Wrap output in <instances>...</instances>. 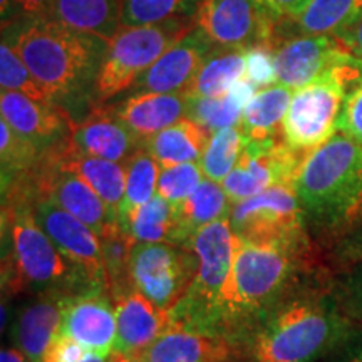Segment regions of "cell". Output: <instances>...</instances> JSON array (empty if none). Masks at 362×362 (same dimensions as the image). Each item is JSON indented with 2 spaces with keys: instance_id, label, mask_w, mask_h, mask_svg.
<instances>
[{
  "instance_id": "34",
  "label": "cell",
  "mask_w": 362,
  "mask_h": 362,
  "mask_svg": "<svg viewBox=\"0 0 362 362\" xmlns=\"http://www.w3.org/2000/svg\"><path fill=\"white\" fill-rule=\"evenodd\" d=\"M126 168V189L123 203L117 214V223L121 228L128 223L131 215L148 203L158 192V180L161 168L158 161L146 149L141 148L124 163Z\"/></svg>"
},
{
  "instance_id": "35",
  "label": "cell",
  "mask_w": 362,
  "mask_h": 362,
  "mask_svg": "<svg viewBox=\"0 0 362 362\" xmlns=\"http://www.w3.org/2000/svg\"><path fill=\"white\" fill-rule=\"evenodd\" d=\"M44 153L30 139L13 131L7 121L0 123V165H2V189L34 175L44 160Z\"/></svg>"
},
{
  "instance_id": "26",
  "label": "cell",
  "mask_w": 362,
  "mask_h": 362,
  "mask_svg": "<svg viewBox=\"0 0 362 362\" xmlns=\"http://www.w3.org/2000/svg\"><path fill=\"white\" fill-rule=\"evenodd\" d=\"M56 158L64 168L78 173L103 198V202L110 208L111 216L117 221L126 189L124 163L78 155L69 151L67 144L56 153Z\"/></svg>"
},
{
  "instance_id": "50",
  "label": "cell",
  "mask_w": 362,
  "mask_h": 362,
  "mask_svg": "<svg viewBox=\"0 0 362 362\" xmlns=\"http://www.w3.org/2000/svg\"><path fill=\"white\" fill-rule=\"evenodd\" d=\"M111 359H112V356L106 357V356L94 354V352H88V354L83 357V361H81V362H111Z\"/></svg>"
},
{
  "instance_id": "44",
  "label": "cell",
  "mask_w": 362,
  "mask_h": 362,
  "mask_svg": "<svg viewBox=\"0 0 362 362\" xmlns=\"http://www.w3.org/2000/svg\"><path fill=\"white\" fill-rule=\"evenodd\" d=\"M86 354L88 351L78 341L64 334H59L51 349L47 351L44 362H81Z\"/></svg>"
},
{
  "instance_id": "22",
  "label": "cell",
  "mask_w": 362,
  "mask_h": 362,
  "mask_svg": "<svg viewBox=\"0 0 362 362\" xmlns=\"http://www.w3.org/2000/svg\"><path fill=\"white\" fill-rule=\"evenodd\" d=\"M117 337L115 352L139 357L173 324L168 310L158 309L138 291L115 300Z\"/></svg>"
},
{
  "instance_id": "17",
  "label": "cell",
  "mask_w": 362,
  "mask_h": 362,
  "mask_svg": "<svg viewBox=\"0 0 362 362\" xmlns=\"http://www.w3.org/2000/svg\"><path fill=\"white\" fill-rule=\"evenodd\" d=\"M61 334L78 341L88 352L115 354L117 322L115 300L107 292H89L64 298Z\"/></svg>"
},
{
  "instance_id": "29",
  "label": "cell",
  "mask_w": 362,
  "mask_h": 362,
  "mask_svg": "<svg viewBox=\"0 0 362 362\" xmlns=\"http://www.w3.org/2000/svg\"><path fill=\"white\" fill-rule=\"evenodd\" d=\"M247 49L225 47L211 52L189 86L187 96L221 98L245 78Z\"/></svg>"
},
{
  "instance_id": "51",
  "label": "cell",
  "mask_w": 362,
  "mask_h": 362,
  "mask_svg": "<svg viewBox=\"0 0 362 362\" xmlns=\"http://www.w3.org/2000/svg\"><path fill=\"white\" fill-rule=\"evenodd\" d=\"M111 362H141L139 357H129V356H119V354H112Z\"/></svg>"
},
{
  "instance_id": "21",
  "label": "cell",
  "mask_w": 362,
  "mask_h": 362,
  "mask_svg": "<svg viewBox=\"0 0 362 362\" xmlns=\"http://www.w3.org/2000/svg\"><path fill=\"white\" fill-rule=\"evenodd\" d=\"M141 362H248L232 341L171 325L146 351Z\"/></svg>"
},
{
  "instance_id": "43",
  "label": "cell",
  "mask_w": 362,
  "mask_h": 362,
  "mask_svg": "<svg viewBox=\"0 0 362 362\" xmlns=\"http://www.w3.org/2000/svg\"><path fill=\"white\" fill-rule=\"evenodd\" d=\"M337 133L362 143V81L346 98L337 121Z\"/></svg>"
},
{
  "instance_id": "10",
  "label": "cell",
  "mask_w": 362,
  "mask_h": 362,
  "mask_svg": "<svg viewBox=\"0 0 362 362\" xmlns=\"http://www.w3.org/2000/svg\"><path fill=\"white\" fill-rule=\"evenodd\" d=\"M197 274V255L173 243H136L131 257L134 288L161 310L183 298Z\"/></svg>"
},
{
  "instance_id": "30",
  "label": "cell",
  "mask_w": 362,
  "mask_h": 362,
  "mask_svg": "<svg viewBox=\"0 0 362 362\" xmlns=\"http://www.w3.org/2000/svg\"><path fill=\"white\" fill-rule=\"evenodd\" d=\"M255 93V88L243 79L221 98L187 96V117L203 126L210 133L233 128L240 124L243 107Z\"/></svg>"
},
{
  "instance_id": "18",
  "label": "cell",
  "mask_w": 362,
  "mask_h": 362,
  "mask_svg": "<svg viewBox=\"0 0 362 362\" xmlns=\"http://www.w3.org/2000/svg\"><path fill=\"white\" fill-rule=\"evenodd\" d=\"M0 112L13 131L34 141L44 155L62 149L69 141L66 128H71L69 116L54 101H37L21 93L0 94Z\"/></svg>"
},
{
  "instance_id": "48",
  "label": "cell",
  "mask_w": 362,
  "mask_h": 362,
  "mask_svg": "<svg viewBox=\"0 0 362 362\" xmlns=\"http://www.w3.org/2000/svg\"><path fill=\"white\" fill-rule=\"evenodd\" d=\"M16 4L22 11L34 17H51L54 0H16Z\"/></svg>"
},
{
  "instance_id": "36",
  "label": "cell",
  "mask_w": 362,
  "mask_h": 362,
  "mask_svg": "<svg viewBox=\"0 0 362 362\" xmlns=\"http://www.w3.org/2000/svg\"><path fill=\"white\" fill-rule=\"evenodd\" d=\"M243 144H245V136L238 126L211 133L205 151L198 161L203 176L216 183H223V180L237 166Z\"/></svg>"
},
{
  "instance_id": "32",
  "label": "cell",
  "mask_w": 362,
  "mask_h": 362,
  "mask_svg": "<svg viewBox=\"0 0 362 362\" xmlns=\"http://www.w3.org/2000/svg\"><path fill=\"white\" fill-rule=\"evenodd\" d=\"M103 248L104 270L107 279V292L112 300L124 297L126 293L136 291L133 275H131V257L136 245L134 238L115 223L107 226L99 237Z\"/></svg>"
},
{
  "instance_id": "45",
  "label": "cell",
  "mask_w": 362,
  "mask_h": 362,
  "mask_svg": "<svg viewBox=\"0 0 362 362\" xmlns=\"http://www.w3.org/2000/svg\"><path fill=\"white\" fill-rule=\"evenodd\" d=\"M274 19H296L309 0H260Z\"/></svg>"
},
{
  "instance_id": "27",
  "label": "cell",
  "mask_w": 362,
  "mask_h": 362,
  "mask_svg": "<svg viewBox=\"0 0 362 362\" xmlns=\"http://www.w3.org/2000/svg\"><path fill=\"white\" fill-rule=\"evenodd\" d=\"M293 89L282 84H272L259 89L243 107L238 128L248 139L282 138L284 117L292 101Z\"/></svg>"
},
{
  "instance_id": "49",
  "label": "cell",
  "mask_w": 362,
  "mask_h": 362,
  "mask_svg": "<svg viewBox=\"0 0 362 362\" xmlns=\"http://www.w3.org/2000/svg\"><path fill=\"white\" fill-rule=\"evenodd\" d=\"M0 362H30L24 352L17 347H4L0 352Z\"/></svg>"
},
{
  "instance_id": "38",
  "label": "cell",
  "mask_w": 362,
  "mask_h": 362,
  "mask_svg": "<svg viewBox=\"0 0 362 362\" xmlns=\"http://www.w3.org/2000/svg\"><path fill=\"white\" fill-rule=\"evenodd\" d=\"M0 88L2 93H21L37 101L49 99L25 62L6 39L0 45Z\"/></svg>"
},
{
  "instance_id": "13",
  "label": "cell",
  "mask_w": 362,
  "mask_h": 362,
  "mask_svg": "<svg viewBox=\"0 0 362 362\" xmlns=\"http://www.w3.org/2000/svg\"><path fill=\"white\" fill-rule=\"evenodd\" d=\"M61 151V149H59ZM57 151L47 153L33 175L34 197H45L79 218L101 237L107 226L117 223L103 198L78 173L64 168L56 158Z\"/></svg>"
},
{
  "instance_id": "46",
  "label": "cell",
  "mask_w": 362,
  "mask_h": 362,
  "mask_svg": "<svg viewBox=\"0 0 362 362\" xmlns=\"http://www.w3.org/2000/svg\"><path fill=\"white\" fill-rule=\"evenodd\" d=\"M336 37L341 39L352 56L362 62V17L349 29L336 34Z\"/></svg>"
},
{
  "instance_id": "52",
  "label": "cell",
  "mask_w": 362,
  "mask_h": 362,
  "mask_svg": "<svg viewBox=\"0 0 362 362\" xmlns=\"http://www.w3.org/2000/svg\"><path fill=\"white\" fill-rule=\"evenodd\" d=\"M16 0H0V11H2V17H6L8 12L12 11V4Z\"/></svg>"
},
{
  "instance_id": "1",
  "label": "cell",
  "mask_w": 362,
  "mask_h": 362,
  "mask_svg": "<svg viewBox=\"0 0 362 362\" xmlns=\"http://www.w3.org/2000/svg\"><path fill=\"white\" fill-rule=\"evenodd\" d=\"M362 332L339 302L334 274L320 265L267 314L243 344L248 362H322Z\"/></svg>"
},
{
  "instance_id": "11",
  "label": "cell",
  "mask_w": 362,
  "mask_h": 362,
  "mask_svg": "<svg viewBox=\"0 0 362 362\" xmlns=\"http://www.w3.org/2000/svg\"><path fill=\"white\" fill-rule=\"evenodd\" d=\"M305 156L288 148L282 138H245L237 166L221 187L232 203L248 200L272 187H293Z\"/></svg>"
},
{
  "instance_id": "9",
  "label": "cell",
  "mask_w": 362,
  "mask_h": 362,
  "mask_svg": "<svg viewBox=\"0 0 362 362\" xmlns=\"http://www.w3.org/2000/svg\"><path fill=\"white\" fill-rule=\"evenodd\" d=\"M235 237L259 245H315L293 187H272L233 203L228 215ZM317 247V245H315Z\"/></svg>"
},
{
  "instance_id": "6",
  "label": "cell",
  "mask_w": 362,
  "mask_h": 362,
  "mask_svg": "<svg viewBox=\"0 0 362 362\" xmlns=\"http://www.w3.org/2000/svg\"><path fill=\"white\" fill-rule=\"evenodd\" d=\"M187 247L197 255V274L183 298L170 310L171 325L225 337L223 302L237 248L230 220L203 226Z\"/></svg>"
},
{
  "instance_id": "41",
  "label": "cell",
  "mask_w": 362,
  "mask_h": 362,
  "mask_svg": "<svg viewBox=\"0 0 362 362\" xmlns=\"http://www.w3.org/2000/svg\"><path fill=\"white\" fill-rule=\"evenodd\" d=\"M245 81L253 88H269L277 83V71H275V47L270 45H255L247 49V71Z\"/></svg>"
},
{
  "instance_id": "28",
  "label": "cell",
  "mask_w": 362,
  "mask_h": 362,
  "mask_svg": "<svg viewBox=\"0 0 362 362\" xmlns=\"http://www.w3.org/2000/svg\"><path fill=\"white\" fill-rule=\"evenodd\" d=\"M233 203L223 187L216 181L205 178L194 193L176 208L178 218L180 247H187L193 235L203 226L214 223L216 220L228 218Z\"/></svg>"
},
{
  "instance_id": "15",
  "label": "cell",
  "mask_w": 362,
  "mask_h": 362,
  "mask_svg": "<svg viewBox=\"0 0 362 362\" xmlns=\"http://www.w3.org/2000/svg\"><path fill=\"white\" fill-rule=\"evenodd\" d=\"M354 59L336 35H304L292 39L275 51L277 84L297 90L327 74L336 66Z\"/></svg>"
},
{
  "instance_id": "5",
  "label": "cell",
  "mask_w": 362,
  "mask_h": 362,
  "mask_svg": "<svg viewBox=\"0 0 362 362\" xmlns=\"http://www.w3.org/2000/svg\"><path fill=\"white\" fill-rule=\"evenodd\" d=\"M8 44L16 49L51 101L74 96L96 84L110 42L44 17L19 30Z\"/></svg>"
},
{
  "instance_id": "24",
  "label": "cell",
  "mask_w": 362,
  "mask_h": 362,
  "mask_svg": "<svg viewBox=\"0 0 362 362\" xmlns=\"http://www.w3.org/2000/svg\"><path fill=\"white\" fill-rule=\"evenodd\" d=\"M124 0H54L51 19L111 42L121 29Z\"/></svg>"
},
{
  "instance_id": "19",
  "label": "cell",
  "mask_w": 362,
  "mask_h": 362,
  "mask_svg": "<svg viewBox=\"0 0 362 362\" xmlns=\"http://www.w3.org/2000/svg\"><path fill=\"white\" fill-rule=\"evenodd\" d=\"M141 148L143 139L111 110H96L81 124H72L67 141L72 153L116 163H126Z\"/></svg>"
},
{
  "instance_id": "47",
  "label": "cell",
  "mask_w": 362,
  "mask_h": 362,
  "mask_svg": "<svg viewBox=\"0 0 362 362\" xmlns=\"http://www.w3.org/2000/svg\"><path fill=\"white\" fill-rule=\"evenodd\" d=\"M322 362H362V332Z\"/></svg>"
},
{
  "instance_id": "31",
  "label": "cell",
  "mask_w": 362,
  "mask_h": 362,
  "mask_svg": "<svg viewBox=\"0 0 362 362\" xmlns=\"http://www.w3.org/2000/svg\"><path fill=\"white\" fill-rule=\"evenodd\" d=\"M123 230L134 238L136 243L180 245L176 208L158 193L131 215Z\"/></svg>"
},
{
  "instance_id": "8",
  "label": "cell",
  "mask_w": 362,
  "mask_h": 362,
  "mask_svg": "<svg viewBox=\"0 0 362 362\" xmlns=\"http://www.w3.org/2000/svg\"><path fill=\"white\" fill-rule=\"evenodd\" d=\"M194 27V17H178L151 25L121 27L110 42L94 84L98 101H107L121 90L129 89L139 76Z\"/></svg>"
},
{
  "instance_id": "37",
  "label": "cell",
  "mask_w": 362,
  "mask_h": 362,
  "mask_svg": "<svg viewBox=\"0 0 362 362\" xmlns=\"http://www.w3.org/2000/svg\"><path fill=\"white\" fill-rule=\"evenodd\" d=\"M202 0H124L121 27L151 25L160 22L194 17Z\"/></svg>"
},
{
  "instance_id": "14",
  "label": "cell",
  "mask_w": 362,
  "mask_h": 362,
  "mask_svg": "<svg viewBox=\"0 0 362 362\" xmlns=\"http://www.w3.org/2000/svg\"><path fill=\"white\" fill-rule=\"evenodd\" d=\"M34 215L59 252L78 267L99 291L107 292L103 248L99 237L79 218L59 208L45 197H33ZM110 293V292H107Z\"/></svg>"
},
{
  "instance_id": "20",
  "label": "cell",
  "mask_w": 362,
  "mask_h": 362,
  "mask_svg": "<svg viewBox=\"0 0 362 362\" xmlns=\"http://www.w3.org/2000/svg\"><path fill=\"white\" fill-rule=\"evenodd\" d=\"M62 296H30L16 312L11 337L13 347L24 352L30 362H44L52 342L61 334Z\"/></svg>"
},
{
  "instance_id": "4",
  "label": "cell",
  "mask_w": 362,
  "mask_h": 362,
  "mask_svg": "<svg viewBox=\"0 0 362 362\" xmlns=\"http://www.w3.org/2000/svg\"><path fill=\"white\" fill-rule=\"evenodd\" d=\"M324 264L315 245H259L237 238L223 302L225 337L242 351L255 325Z\"/></svg>"
},
{
  "instance_id": "40",
  "label": "cell",
  "mask_w": 362,
  "mask_h": 362,
  "mask_svg": "<svg viewBox=\"0 0 362 362\" xmlns=\"http://www.w3.org/2000/svg\"><path fill=\"white\" fill-rule=\"evenodd\" d=\"M332 274L334 288L342 309L352 320L362 325V262Z\"/></svg>"
},
{
  "instance_id": "39",
  "label": "cell",
  "mask_w": 362,
  "mask_h": 362,
  "mask_svg": "<svg viewBox=\"0 0 362 362\" xmlns=\"http://www.w3.org/2000/svg\"><path fill=\"white\" fill-rule=\"evenodd\" d=\"M203 180L205 176L198 163L171 166L161 170L158 180V194L168 200L171 205L178 206L192 197Z\"/></svg>"
},
{
  "instance_id": "42",
  "label": "cell",
  "mask_w": 362,
  "mask_h": 362,
  "mask_svg": "<svg viewBox=\"0 0 362 362\" xmlns=\"http://www.w3.org/2000/svg\"><path fill=\"white\" fill-rule=\"evenodd\" d=\"M325 265L332 272L347 269V267L362 262V226L337 243L324 255Z\"/></svg>"
},
{
  "instance_id": "2",
  "label": "cell",
  "mask_w": 362,
  "mask_h": 362,
  "mask_svg": "<svg viewBox=\"0 0 362 362\" xmlns=\"http://www.w3.org/2000/svg\"><path fill=\"white\" fill-rule=\"evenodd\" d=\"M103 292L59 252L34 215L33 193L24 187L2 192V300L17 296Z\"/></svg>"
},
{
  "instance_id": "33",
  "label": "cell",
  "mask_w": 362,
  "mask_h": 362,
  "mask_svg": "<svg viewBox=\"0 0 362 362\" xmlns=\"http://www.w3.org/2000/svg\"><path fill=\"white\" fill-rule=\"evenodd\" d=\"M362 17V0H309L293 19L305 35H336Z\"/></svg>"
},
{
  "instance_id": "12",
  "label": "cell",
  "mask_w": 362,
  "mask_h": 362,
  "mask_svg": "<svg viewBox=\"0 0 362 362\" xmlns=\"http://www.w3.org/2000/svg\"><path fill=\"white\" fill-rule=\"evenodd\" d=\"M274 17L260 0H202L194 24L221 47L272 45Z\"/></svg>"
},
{
  "instance_id": "25",
  "label": "cell",
  "mask_w": 362,
  "mask_h": 362,
  "mask_svg": "<svg viewBox=\"0 0 362 362\" xmlns=\"http://www.w3.org/2000/svg\"><path fill=\"white\" fill-rule=\"evenodd\" d=\"M210 134V131L194 123L193 119L183 117L178 123L144 139L143 148L155 158L160 168L165 170L185 163L200 161Z\"/></svg>"
},
{
  "instance_id": "7",
  "label": "cell",
  "mask_w": 362,
  "mask_h": 362,
  "mask_svg": "<svg viewBox=\"0 0 362 362\" xmlns=\"http://www.w3.org/2000/svg\"><path fill=\"white\" fill-rule=\"evenodd\" d=\"M362 78V62L349 61L336 66L314 83L293 90L282 124V139L288 148L309 155L337 133L347 90Z\"/></svg>"
},
{
  "instance_id": "16",
  "label": "cell",
  "mask_w": 362,
  "mask_h": 362,
  "mask_svg": "<svg viewBox=\"0 0 362 362\" xmlns=\"http://www.w3.org/2000/svg\"><path fill=\"white\" fill-rule=\"evenodd\" d=\"M211 47L214 42L208 39V35L194 27L136 79V83L129 88L131 94H187L202 66L211 54Z\"/></svg>"
},
{
  "instance_id": "23",
  "label": "cell",
  "mask_w": 362,
  "mask_h": 362,
  "mask_svg": "<svg viewBox=\"0 0 362 362\" xmlns=\"http://www.w3.org/2000/svg\"><path fill=\"white\" fill-rule=\"evenodd\" d=\"M111 111L144 143V139L187 117V94H131L124 103H121V106L112 107Z\"/></svg>"
},
{
  "instance_id": "3",
  "label": "cell",
  "mask_w": 362,
  "mask_h": 362,
  "mask_svg": "<svg viewBox=\"0 0 362 362\" xmlns=\"http://www.w3.org/2000/svg\"><path fill=\"white\" fill-rule=\"evenodd\" d=\"M293 188L324 259L362 226V143L336 133L305 156Z\"/></svg>"
}]
</instances>
